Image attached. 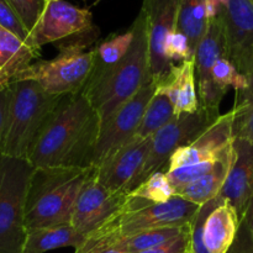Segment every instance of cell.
<instances>
[{"mask_svg": "<svg viewBox=\"0 0 253 253\" xmlns=\"http://www.w3.org/2000/svg\"><path fill=\"white\" fill-rule=\"evenodd\" d=\"M100 120L83 93L62 96L32 147L29 162L42 168H90Z\"/></svg>", "mask_w": 253, "mask_h": 253, "instance_id": "cell-1", "label": "cell"}, {"mask_svg": "<svg viewBox=\"0 0 253 253\" xmlns=\"http://www.w3.org/2000/svg\"><path fill=\"white\" fill-rule=\"evenodd\" d=\"M133 42L124 58L104 64L96 56L95 67L82 93L95 110L100 126L151 79L150 44L145 14L132 24Z\"/></svg>", "mask_w": 253, "mask_h": 253, "instance_id": "cell-2", "label": "cell"}, {"mask_svg": "<svg viewBox=\"0 0 253 253\" xmlns=\"http://www.w3.org/2000/svg\"><path fill=\"white\" fill-rule=\"evenodd\" d=\"M200 205L193 204L179 197L167 203L156 204L128 193L124 207L104 226L86 236L83 246L74 253H83L93 249H105L109 242L118 237L128 236L147 230L182 227L190 224Z\"/></svg>", "mask_w": 253, "mask_h": 253, "instance_id": "cell-3", "label": "cell"}, {"mask_svg": "<svg viewBox=\"0 0 253 253\" xmlns=\"http://www.w3.org/2000/svg\"><path fill=\"white\" fill-rule=\"evenodd\" d=\"M90 168H42L35 169L26 202L27 231L71 224L74 205Z\"/></svg>", "mask_w": 253, "mask_h": 253, "instance_id": "cell-4", "label": "cell"}, {"mask_svg": "<svg viewBox=\"0 0 253 253\" xmlns=\"http://www.w3.org/2000/svg\"><path fill=\"white\" fill-rule=\"evenodd\" d=\"M10 90L1 156L29 160L35 142L64 95H51L34 81L14 82Z\"/></svg>", "mask_w": 253, "mask_h": 253, "instance_id": "cell-5", "label": "cell"}, {"mask_svg": "<svg viewBox=\"0 0 253 253\" xmlns=\"http://www.w3.org/2000/svg\"><path fill=\"white\" fill-rule=\"evenodd\" d=\"M98 36L99 30L95 26L85 34L64 40L58 47V56L49 61L39 59L34 62L14 82L34 81L51 95L81 93L96 62L95 47L86 48L98 40Z\"/></svg>", "mask_w": 253, "mask_h": 253, "instance_id": "cell-6", "label": "cell"}, {"mask_svg": "<svg viewBox=\"0 0 253 253\" xmlns=\"http://www.w3.org/2000/svg\"><path fill=\"white\" fill-rule=\"evenodd\" d=\"M35 168L27 160L0 156V253H22L26 202Z\"/></svg>", "mask_w": 253, "mask_h": 253, "instance_id": "cell-7", "label": "cell"}, {"mask_svg": "<svg viewBox=\"0 0 253 253\" xmlns=\"http://www.w3.org/2000/svg\"><path fill=\"white\" fill-rule=\"evenodd\" d=\"M219 109H209L203 106H200L199 110L195 113L180 114L174 116L170 123H168L151 138L147 157L137 174L128 184L126 192L130 193L135 190L153 173L158 170L165 172L168 161L173 153L199 137L219 119Z\"/></svg>", "mask_w": 253, "mask_h": 253, "instance_id": "cell-8", "label": "cell"}, {"mask_svg": "<svg viewBox=\"0 0 253 253\" xmlns=\"http://www.w3.org/2000/svg\"><path fill=\"white\" fill-rule=\"evenodd\" d=\"M157 82L151 79L130 100L121 105L103 125L94 151L91 167L100 166L113 153L130 142L138 130L148 103L156 94Z\"/></svg>", "mask_w": 253, "mask_h": 253, "instance_id": "cell-9", "label": "cell"}, {"mask_svg": "<svg viewBox=\"0 0 253 253\" xmlns=\"http://www.w3.org/2000/svg\"><path fill=\"white\" fill-rule=\"evenodd\" d=\"M94 27L89 9L78 7L64 0L47 1L39 21L30 32V46L40 51L43 44L73 39Z\"/></svg>", "mask_w": 253, "mask_h": 253, "instance_id": "cell-10", "label": "cell"}, {"mask_svg": "<svg viewBox=\"0 0 253 253\" xmlns=\"http://www.w3.org/2000/svg\"><path fill=\"white\" fill-rule=\"evenodd\" d=\"M224 25L225 57L249 77L253 72V1L229 0L220 11Z\"/></svg>", "mask_w": 253, "mask_h": 253, "instance_id": "cell-11", "label": "cell"}, {"mask_svg": "<svg viewBox=\"0 0 253 253\" xmlns=\"http://www.w3.org/2000/svg\"><path fill=\"white\" fill-rule=\"evenodd\" d=\"M126 193H113L103 187L94 168L84 183L74 205L71 225L83 236H89L106 224L127 200Z\"/></svg>", "mask_w": 253, "mask_h": 253, "instance_id": "cell-12", "label": "cell"}, {"mask_svg": "<svg viewBox=\"0 0 253 253\" xmlns=\"http://www.w3.org/2000/svg\"><path fill=\"white\" fill-rule=\"evenodd\" d=\"M182 0H143L141 11L145 14L150 44L151 78L156 82L165 77L170 64L165 57V41L177 30V20Z\"/></svg>", "mask_w": 253, "mask_h": 253, "instance_id": "cell-13", "label": "cell"}, {"mask_svg": "<svg viewBox=\"0 0 253 253\" xmlns=\"http://www.w3.org/2000/svg\"><path fill=\"white\" fill-rule=\"evenodd\" d=\"M225 56L224 25L221 15L209 22L204 37L195 49V76L200 106L219 109L225 94L212 81V67L220 57Z\"/></svg>", "mask_w": 253, "mask_h": 253, "instance_id": "cell-14", "label": "cell"}, {"mask_svg": "<svg viewBox=\"0 0 253 253\" xmlns=\"http://www.w3.org/2000/svg\"><path fill=\"white\" fill-rule=\"evenodd\" d=\"M234 142V111L230 110L229 113L220 115L219 119L193 142L175 151L168 161L165 172L184 166L217 160Z\"/></svg>", "mask_w": 253, "mask_h": 253, "instance_id": "cell-15", "label": "cell"}, {"mask_svg": "<svg viewBox=\"0 0 253 253\" xmlns=\"http://www.w3.org/2000/svg\"><path fill=\"white\" fill-rule=\"evenodd\" d=\"M150 146L151 138L133 137L100 166L94 168L98 182L109 192L128 194L126 189L142 167Z\"/></svg>", "mask_w": 253, "mask_h": 253, "instance_id": "cell-16", "label": "cell"}, {"mask_svg": "<svg viewBox=\"0 0 253 253\" xmlns=\"http://www.w3.org/2000/svg\"><path fill=\"white\" fill-rule=\"evenodd\" d=\"M235 148L236 158L217 198L230 203L242 220L253 195V145L235 138Z\"/></svg>", "mask_w": 253, "mask_h": 253, "instance_id": "cell-17", "label": "cell"}, {"mask_svg": "<svg viewBox=\"0 0 253 253\" xmlns=\"http://www.w3.org/2000/svg\"><path fill=\"white\" fill-rule=\"evenodd\" d=\"M156 93L163 94L169 99L175 116L199 110L195 59L173 64L165 77L157 82Z\"/></svg>", "mask_w": 253, "mask_h": 253, "instance_id": "cell-18", "label": "cell"}, {"mask_svg": "<svg viewBox=\"0 0 253 253\" xmlns=\"http://www.w3.org/2000/svg\"><path fill=\"white\" fill-rule=\"evenodd\" d=\"M219 199V198H217ZM239 214L230 203L219 199L204 225V245L208 253H227L239 232Z\"/></svg>", "mask_w": 253, "mask_h": 253, "instance_id": "cell-19", "label": "cell"}, {"mask_svg": "<svg viewBox=\"0 0 253 253\" xmlns=\"http://www.w3.org/2000/svg\"><path fill=\"white\" fill-rule=\"evenodd\" d=\"M235 158H236V148H235L234 142V145L222 156L220 162L211 172L197 179L195 182L175 190V197H179L197 205H203L217 198L227 177H229Z\"/></svg>", "mask_w": 253, "mask_h": 253, "instance_id": "cell-20", "label": "cell"}, {"mask_svg": "<svg viewBox=\"0 0 253 253\" xmlns=\"http://www.w3.org/2000/svg\"><path fill=\"white\" fill-rule=\"evenodd\" d=\"M85 236L71 224L32 229L27 231L22 253H46L52 250L73 247L74 251L83 246Z\"/></svg>", "mask_w": 253, "mask_h": 253, "instance_id": "cell-21", "label": "cell"}, {"mask_svg": "<svg viewBox=\"0 0 253 253\" xmlns=\"http://www.w3.org/2000/svg\"><path fill=\"white\" fill-rule=\"evenodd\" d=\"M40 56L39 49L12 34L5 27L0 26V71L10 81L17 78L20 73L29 68L34 59Z\"/></svg>", "mask_w": 253, "mask_h": 253, "instance_id": "cell-22", "label": "cell"}, {"mask_svg": "<svg viewBox=\"0 0 253 253\" xmlns=\"http://www.w3.org/2000/svg\"><path fill=\"white\" fill-rule=\"evenodd\" d=\"M185 226L147 230V231L137 232V234L128 235V236L118 237L109 242L105 249L113 247V249L119 250L124 253H140L174 239L184 230Z\"/></svg>", "mask_w": 253, "mask_h": 253, "instance_id": "cell-23", "label": "cell"}, {"mask_svg": "<svg viewBox=\"0 0 253 253\" xmlns=\"http://www.w3.org/2000/svg\"><path fill=\"white\" fill-rule=\"evenodd\" d=\"M174 116V109L169 99L163 94L156 93L146 108L135 137L152 138L161 128L170 123Z\"/></svg>", "mask_w": 253, "mask_h": 253, "instance_id": "cell-24", "label": "cell"}, {"mask_svg": "<svg viewBox=\"0 0 253 253\" xmlns=\"http://www.w3.org/2000/svg\"><path fill=\"white\" fill-rule=\"evenodd\" d=\"M250 86L236 91L234 111V137L253 145V72L249 76Z\"/></svg>", "mask_w": 253, "mask_h": 253, "instance_id": "cell-25", "label": "cell"}, {"mask_svg": "<svg viewBox=\"0 0 253 253\" xmlns=\"http://www.w3.org/2000/svg\"><path fill=\"white\" fill-rule=\"evenodd\" d=\"M132 197L141 198L147 202L163 204L169 202L175 197L174 188L170 184L166 172L158 170L147 178L141 185H138L135 190L130 192Z\"/></svg>", "mask_w": 253, "mask_h": 253, "instance_id": "cell-26", "label": "cell"}, {"mask_svg": "<svg viewBox=\"0 0 253 253\" xmlns=\"http://www.w3.org/2000/svg\"><path fill=\"white\" fill-rule=\"evenodd\" d=\"M211 76L215 85L224 94L227 93L230 86L234 88L235 91L246 90L250 86L249 77L241 73L236 66L225 56L220 57L214 64Z\"/></svg>", "mask_w": 253, "mask_h": 253, "instance_id": "cell-27", "label": "cell"}, {"mask_svg": "<svg viewBox=\"0 0 253 253\" xmlns=\"http://www.w3.org/2000/svg\"><path fill=\"white\" fill-rule=\"evenodd\" d=\"M209 22L200 21L195 17L194 12H193V0H182L179 14H178L177 30L188 37L194 52L199 42L204 37Z\"/></svg>", "mask_w": 253, "mask_h": 253, "instance_id": "cell-28", "label": "cell"}, {"mask_svg": "<svg viewBox=\"0 0 253 253\" xmlns=\"http://www.w3.org/2000/svg\"><path fill=\"white\" fill-rule=\"evenodd\" d=\"M133 42V30H130L124 34L111 35L105 41L100 42L96 48V56L104 64H114L126 56Z\"/></svg>", "mask_w": 253, "mask_h": 253, "instance_id": "cell-29", "label": "cell"}, {"mask_svg": "<svg viewBox=\"0 0 253 253\" xmlns=\"http://www.w3.org/2000/svg\"><path fill=\"white\" fill-rule=\"evenodd\" d=\"M222 156L220 158H217V160H214V161H207V162L195 163V165H189V166H184V167H179V168H177V169L166 172V174H167L168 179H169L170 184H172V187L174 188V190H177V189H179V188L184 187V185L195 182V180L199 179V178L204 177V175L208 174L209 172H211V170L216 167L217 163L220 162V160L222 158Z\"/></svg>", "mask_w": 253, "mask_h": 253, "instance_id": "cell-30", "label": "cell"}, {"mask_svg": "<svg viewBox=\"0 0 253 253\" xmlns=\"http://www.w3.org/2000/svg\"><path fill=\"white\" fill-rule=\"evenodd\" d=\"M219 205V199L210 200L200 205L199 210L193 217L190 226V251L189 253H208L204 245V225L210 212Z\"/></svg>", "mask_w": 253, "mask_h": 253, "instance_id": "cell-31", "label": "cell"}, {"mask_svg": "<svg viewBox=\"0 0 253 253\" xmlns=\"http://www.w3.org/2000/svg\"><path fill=\"white\" fill-rule=\"evenodd\" d=\"M163 49H165L166 59L170 64H177V62L182 63V62L189 61L195 57V52L190 46L188 37L178 30L168 35Z\"/></svg>", "mask_w": 253, "mask_h": 253, "instance_id": "cell-32", "label": "cell"}, {"mask_svg": "<svg viewBox=\"0 0 253 253\" xmlns=\"http://www.w3.org/2000/svg\"><path fill=\"white\" fill-rule=\"evenodd\" d=\"M29 32L32 31L43 12L47 0H6Z\"/></svg>", "mask_w": 253, "mask_h": 253, "instance_id": "cell-33", "label": "cell"}, {"mask_svg": "<svg viewBox=\"0 0 253 253\" xmlns=\"http://www.w3.org/2000/svg\"><path fill=\"white\" fill-rule=\"evenodd\" d=\"M0 26L11 31L30 44V32L6 0H0Z\"/></svg>", "mask_w": 253, "mask_h": 253, "instance_id": "cell-34", "label": "cell"}, {"mask_svg": "<svg viewBox=\"0 0 253 253\" xmlns=\"http://www.w3.org/2000/svg\"><path fill=\"white\" fill-rule=\"evenodd\" d=\"M190 251V226L187 225L182 232L174 239L162 245L152 247L140 253H189Z\"/></svg>", "mask_w": 253, "mask_h": 253, "instance_id": "cell-35", "label": "cell"}, {"mask_svg": "<svg viewBox=\"0 0 253 253\" xmlns=\"http://www.w3.org/2000/svg\"><path fill=\"white\" fill-rule=\"evenodd\" d=\"M227 253H253L251 235H250L249 227H247L245 219L241 220L236 239H235V242Z\"/></svg>", "mask_w": 253, "mask_h": 253, "instance_id": "cell-36", "label": "cell"}, {"mask_svg": "<svg viewBox=\"0 0 253 253\" xmlns=\"http://www.w3.org/2000/svg\"><path fill=\"white\" fill-rule=\"evenodd\" d=\"M10 85L7 86L5 90L0 91V156H1V141H2V133H4V126H5V119H6L7 106H9L10 101Z\"/></svg>", "mask_w": 253, "mask_h": 253, "instance_id": "cell-37", "label": "cell"}, {"mask_svg": "<svg viewBox=\"0 0 253 253\" xmlns=\"http://www.w3.org/2000/svg\"><path fill=\"white\" fill-rule=\"evenodd\" d=\"M242 219H245V221H246L247 227H249L250 235H251L252 244H253V195L249 203V207H247L246 214H245V216L242 217Z\"/></svg>", "mask_w": 253, "mask_h": 253, "instance_id": "cell-38", "label": "cell"}, {"mask_svg": "<svg viewBox=\"0 0 253 253\" xmlns=\"http://www.w3.org/2000/svg\"><path fill=\"white\" fill-rule=\"evenodd\" d=\"M83 253H124V252L119 251V250L116 249H113V247H109V249H93Z\"/></svg>", "mask_w": 253, "mask_h": 253, "instance_id": "cell-39", "label": "cell"}, {"mask_svg": "<svg viewBox=\"0 0 253 253\" xmlns=\"http://www.w3.org/2000/svg\"><path fill=\"white\" fill-rule=\"evenodd\" d=\"M10 84H11V83H10L9 79H7L6 77L4 76V73L0 71V91L5 90V89H6L7 86L10 85Z\"/></svg>", "mask_w": 253, "mask_h": 253, "instance_id": "cell-40", "label": "cell"}, {"mask_svg": "<svg viewBox=\"0 0 253 253\" xmlns=\"http://www.w3.org/2000/svg\"><path fill=\"white\" fill-rule=\"evenodd\" d=\"M219 1H220V4H221L222 6H224V5L227 4V1H229V0H219Z\"/></svg>", "mask_w": 253, "mask_h": 253, "instance_id": "cell-41", "label": "cell"}, {"mask_svg": "<svg viewBox=\"0 0 253 253\" xmlns=\"http://www.w3.org/2000/svg\"><path fill=\"white\" fill-rule=\"evenodd\" d=\"M47 1H59V0H47Z\"/></svg>", "mask_w": 253, "mask_h": 253, "instance_id": "cell-42", "label": "cell"}, {"mask_svg": "<svg viewBox=\"0 0 253 253\" xmlns=\"http://www.w3.org/2000/svg\"><path fill=\"white\" fill-rule=\"evenodd\" d=\"M98 1H100V0H96V4H98Z\"/></svg>", "mask_w": 253, "mask_h": 253, "instance_id": "cell-43", "label": "cell"}, {"mask_svg": "<svg viewBox=\"0 0 253 253\" xmlns=\"http://www.w3.org/2000/svg\"><path fill=\"white\" fill-rule=\"evenodd\" d=\"M252 1H253V0H252Z\"/></svg>", "mask_w": 253, "mask_h": 253, "instance_id": "cell-44", "label": "cell"}]
</instances>
